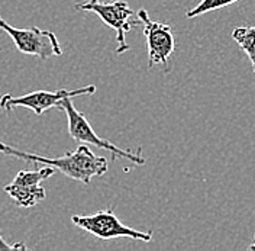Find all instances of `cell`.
Wrapping results in <instances>:
<instances>
[{
    "instance_id": "7",
    "label": "cell",
    "mask_w": 255,
    "mask_h": 251,
    "mask_svg": "<svg viewBox=\"0 0 255 251\" xmlns=\"http://www.w3.org/2000/svg\"><path fill=\"white\" fill-rule=\"evenodd\" d=\"M138 17L143 25V35L146 38L148 47V67L157 64L167 65L170 57L175 49V39L173 28L167 23L152 20L145 9H139Z\"/></svg>"
},
{
    "instance_id": "8",
    "label": "cell",
    "mask_w": 255,
    "mask_h": 251,
    "mask_svg": "<svg viewBox=\"0 0 255 251\" xmlns=\"http://www.w3.org/2000/svg\"><path fill=\"white\" fill-rule=\"evenodd\" d=\"M3 190L7 193V196L20 208H32L39 202H42L47 196L45 189L39 186H26V185H16L9 183Z\"/></svg>"
},
{
    "instance_id": "4",
    "label": "cell",
    "mask_w": 255,
    "mask_h": 251,
    "mask_svg": "<svg viewBox=\"0 0 255 251\" xmlns=\"http://www.w3.org/2000/svg\"><path fill=\"white\" fill-rule=\"evenodd\" d=\"M0 29L4 31L13 41L16 49L26 55H35L42 60L63 55V48L57 35L52 31L31 28H15L0 17Z\"/></svg>"
},
{
    "instance_id": "12",
    "label": "cell",
    "mask_w": 255,
    "mask_h": 251,
    "mask_svg": "<svg viewBox=\"0 0 255 251\" xmlns=\"http://www.w3.org/2000/svg\"><path fill=\"white\" fill-rule=\"evenodd\" d=\"M248 249H250V250H255V238H254V243H253Z\"/></svg>"
},
{
    "instance_id": "10",
    "label": "cell",
    "mask_w": 255,
    "mask_h": 251,
    "mask_svg": "<svg viewBox=\"0 0 255 251\" xmlns=\"http://www.w3.org/2000/svg\"><path fill=\"white\" fill-rule=\"evenodd\" d=\"M238 0H200V3H197L191 10H189L186 16L189 19L193 17H197L200 15H205L207 12H212V10H218V9H222L226 7L229 4H234L237 3Z\"/></svg>"
},
{
    "instance_id": "9",
    "label": "cell",
    "mask_w": 255,
    "mask_h": 251,
    "mask_svg": "<svg viewBox=\"0 0 255 251\" xmlns=\"http://www.w3.org/2000/svg\"><path fill=\"white\" fill-rule=\"evenodd\" d=\"M232 38L248 55L255 74V26L235 28L232 31Z\"/></svg>"
},
{
    "instance_id": "5",
    "label": "cell",
    "mask_w": 255,
    "mask_h": 251,
    "mask_svg": "<svg viewBox=\"0 0 255 251\" xmlns=\"http://www.w3.org/2000/svg\"><path fill=\"white\" fill-rule=\"evenodd\" d=\"M77 10H86V12H93L102 19L103 23L111 26L112 29L116 31V54H124L129 49L127 44L125 35L130 31L133 26H138L141 19H133V10L129 7L127 1L124 0H116L112 3H100V1H87V3H79L74 6Z\"/></svg>"
},
{
    "instance_id": "2",
    "label": "cell",
    "mask_w": 255,
    "mask_h": 251,
    "mask_svg": "<svg viewBox=\"0 0 255 251\" xmlns=\"http://www.w3.org/2000/svg\"><path fill=\"white\" fill-rule=\"evenodd\" d=\"M60 109L65 112L67 122H68L67 124L68 134L76 142L87 144V145H95V147H99L102 150H106V151L112 153V158L113 160H116V158H127V160L138 164V166L145 164V158H143L141 148L136 150V151H127V150H122V148L116 147L111 141L102 138L100 135H97L95 132V129L90 125V122L86 119V116L74 108L73 97L64 99L63 102H61V105H60Z\"/></svg>"
},
{
    "instance_id": "11",
    "label": "cell",
    "mask_w": 255,
    "mask_h": 251,
    "mask_svg": "<svg viewBox=\"0 0 255 251\" xmlns=\"http://www.w3.org/2000/svg\"><path fill=\"white\" fill-rule=\"evenodd\" d=\"M1 249H7V250H28V247L23 243H17L15 246H9L7 243L3 241V238L0 237V250Z\"/></svg>"
},
{
    "instance_id": "1",
    "label": "cell",
    "mask_w": 255,
    "mask_h": 251,
    "mask_svg": "<svg viewBox=\"0 0 255 251\" xmlns=\"http://www.w3.org/2000/svg\"><path fill=\"white\" fill-rule=\"evenodd\" d=\"M0 153L6 154L9 157H15L17 160L26 161V163L49 166V167L65 174L67 177L77 180L83 185H89L93 177H100V176L106 174L108 169H109L108 158L96 156L95 153L89 148L87 144H81L80 147H77L76 151L57 158L44 157V156H38L33 153L20 151L15 147H10L3 142H0Z\"/></svg>"
},
{
    "instance_id": "6",
    "label": "cell",
    "mask_w": 255,
    "mask_h": 251,
    "mask_svg": "<svg viewBox=\"0 0 255 251\" xmlns=\"http://www.w3.org/2000/svg\"><path fill=\"white\" fill-rule=\"evenodd\" d=\"M96 92L95 84L84 86L80 89H60L55 92H48V90H36L31 93L23 94V96H12V94H4L0 99V108L6 112H12L16 108H26L33 110L35 115H42L51 108H58L64 99L67 97H77V96H87L93 94Z\"/></svg>"
},
{
    "instance_id": "13",
    "label": "cell",
    "mask_w": 255,
    "mask_h": 251,
    "mask_svg": "<svg viewBox=\"0 0 255 251\" xmlns=\"http://www.w3.org/2000/svg\"><path fill=\"white\" fill-rule=\"evenodd\" d=\"M90 1H93V3H95V1H100V0H90Z\"/></svg>"
},
{
    "instance_id": "3",
    "label": "cell",
    "mask_w": 255,
    "mask_h": 251,
    "mask_svg": "<svg viewBox=\"0 0 255 251\" xmlns=\"http://www.w3.org/2000/svg\"><path fill=\"white\" fill-rule=\"evenodd\" d=\"M71 222L77 228L100 240L130 238V240H139L143 243H149L152 240V231L142 233L124 225L112 209L99 211L93 215H73Z\"/></svg>"
}]
</instances>
